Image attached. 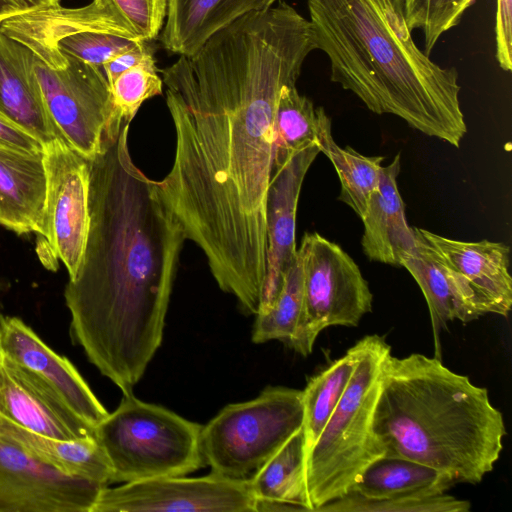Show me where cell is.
<instances>
[{
	"instance_id": "6da1fadb",
	"label": "cell",
	"mask_w": 512,
	"mask_h": 512,
	"mask_svg": "<svg viewBox=\"0 0 512 512\" xmlns=\"http://www.w3.org/2000/svg\"><path fill=\"white\" fill-rule=\"evenodd\" d=\"M316 49L292 6L248 13L163 69L176 136L158 196L200 247L219 288L256 314L266 274V204L281 89Z\"/></svg>"
},
{
	"instance_id": "7a4b0ae2",
	"label": "cell",
	"mask_w": 512,
	"mask_h": 512,
	"mask_svg": "<svg viewBox=\"0 0 512 512\" xmlns=\"http://www.w3.org/2000/svg\"><path fill=\"white\" fill-rule=\"evenodd\" d=\"M129 126L103 137L89 160L88 239L64 292L74 340L123 395L132 393L162 343L186 240L156 181L134 164Z\"/></svg>"
},
{
	"instance_id": "3957f363",
	"label": "cell",
	"mask_w": 512,
	"mask_h": 512,
	"mask_svg": "<svg viewBox=\"0 0 512 512\" xmlns=\"http://www.w3.org/2000/svg\"><path fill=\"white\" fill-rule=\"evenodd\" d=\"M316 49L331 81L372 112L459 147L467 132L458 73L434 63L413 41L404 0H308Z\"/></svg>"
},
{
	"instance_id": "277c9868",
	"label": "cell",
	"mask_w": 512,
	"mask_h": 512,
	"mask_svg": "<svg viewBox=\"0 0 512 512\" xmlns=\"http://www.w3.org/2000/svg\"><path fill=\"white\" fill-rule=\"evenodd\" d=\"M374 432L384 456L413 460L477 484L503 449L506 427L488 390L413 353L386 358L374 412Z\"/></svg>"
},
{
	"instance_id": "5b68a950",
	"label": "cell",
	"mask_w": 512,
	"mask_h": 512,
	"mask_svg": "<svg viewBox=\"0 0 512 512\" xmlns=\"http://www.w3.org/2000/svg\"><path fill=\"white\" fill-rule=\"evenodd\" d=\"M364 340L349 384L305 460L309 511L349 494L364 470L384 456L374 432V412L391 347L379 335Z\"/></svg>"
},
{
	"instance_id": "8992f818",
	"label": "cell",
	"mask_w": 512,
	"mask_h": 512,
	"mask_svg": "<svg viewBox=\"0 0 512 512\" xmlns=\"http://www.w3.org/2000/svg\"><path fill=\"white\" fill-rule=\"evenodd\" d=\"M202 425L133 393L95 427L111 465V483L186 476L205 465Z\"/></svg>"
},
{
	"instance_id": "52a82bcc",
	"label": "cell",
	"mask_w": 512,
	"mask_h": 512,
	"mask_svg": "<svg viewBox=\"0 0 512 512\" xmlns=\"http://www.w3.org/2000/svg\"><path fill=\"white\" fill-rule=\"evenodd\" d=\"M2 31L27 47L48 113L61 138L91 160L101 149L114 105L102 67L85 63L49 41L0 23Z\"/></svg>"
},
{
	"instance_id": "ba28073f",
	"label": "cell",
	"mask_w": 512,
	"mask_h": 512,
	"mask_svg": "<svg viewBox=\"0 0 512 512\" xmlns=\"http://www.w3.org/2000/svg\"><path fill=\"white\" fill-rule=\"evenodd\" d=\"M303 424L302 390L266 387L256 398L225 406L201 430L211 472L249 479Z\"/></svg>"
},
{
	"instance_id": "9c48e42d",
	"label": "cell",
	"mask_w": 512,
	"mask_h": 512,
	"mask_svg": "<svg viewBox=\"0 0 512 512\" xmlns=\"http://www.w3.org/2000/svg\"><path fill=\"white\" fill-rule=\"evenodd\" d=\"M297 252L302 266L303 311L290 348L307 356L324 329L356 327L371 312L373 295L355 261L317 232L305 233Z\"/></svg>"
},
{
	"instance_id": "30bf717a",
	"label": "cell",
	"mask_w": 512,
	"mask_h": 512,
	"mask_svg": "<svg viewBox=\"0 0 512 512\" xmlns=\"http://www.w3.org/2000/svg\"><path fill=\"white\" fill-rule=\"evenodd\" d=\"M44 161L47 193L40 236L72 279L82 263L89 233V160L57 138L44 146Z\"/></svg>"
},
{
	"instance_id": "8fae6325",
	"label": "cell",
	"mask_w": 512,
	"mask_h": 512,
	"mask_svg": "<svg viewBox=\"0 0 512 512\" xmlns=\"http://www.w3.org/2000/svg\"><path fill=\"white\" fill-rule=\"evenodd\" d=\"M255 512L248 479L162 477L105 486L91 512Z\"/></svg>"
},
{
	"instance_id": "7c38bea8",
	"label": "cell",
	"mask_w": 512,
	"mask_h": 512,
	"mask_svg": "<svg viewBox=\"0 0 512 512\" xmlns=\"http://www.w3.org/2000/svg\"><path fill=\"white\" fill-rule=\"evenodd\" d=\"M103 487L0 437V512H91Z\"/></svg>"
},
{
	"instance_id": "4fadbf2b",
	"label": "cell",
	"mask_w": 512,
	"mask_h": 512,
	"mask_svg": "<svg viewBox=\"0 0 512 512\" xmlns=\"http://www.w3.org/2000/svg\"><path fill=\"white\" fill-rule=\"evenodd\" d=\"M320 150L311 144L273 170L266 204V274L258 313L277 299L285 274L297 255L296 212L305 175Z\"/></svg>"
},
{
	"instance_id": "5bb4252c",
	"label": "cell",
	"mask_w": 512,
	"mask_h": 512,
	"mask_svg": "<svg viewBox=\"0 0 512 512\" xmlns=\"http://www.w3.org/2000/svg\"><path fill=\"white\" fill-rule=\"evenodd\" d=\"M0 343L6 357L45 384L90 426L95 428L108 415L75 366L18 317L0 314Z\"/></svg>"
},
{
	"instance_id": "9a60e30c",
	"label": "cell",
	"mask_w": 512,
	"mask_h": 512,
	"mask_svg": "<svg viewBox=\"0 0 512 512\" xmlns=\"http://www.w3.org/2000/svg\"><path fill=\"white\" fill-rule=\"evenodd\" d=\"M0 414L25 429L56 439L95 437L94 427L3 353L0 358Z\"/></svg>"
},
{
	"instance_id": "2e32d148",
	"label": "cell",
	"mask_w": 512,
	"mask_h": 512,
	"mask_svg": "<svg viewBox=\"0 0 512 512\" xmlns=\"http://www.w3.org/2000/svg\"><path fill=\"white\" fill-rule=\"evenodd\" d=\"M425 241L472 288L487 313L506 317L512 307L510 249L504 243L467 242L417 228Z\"/></svg>"
},
{
	"instance_id": "e0dca14e",
	"label": "cell",
	"mask_w": 512,
	"mask_h": 512,
	"mask_svg": "<svg viewBox=\"0 0 512 512\" xmlns=\"http://www.w3.org/2000/svg\"><path fill=\"white\" fill-rule=\"evenodd\" d=\"M415 246L400 261L419 285L429 308L435 336L447 322H470L487 311L468 283L425 241L417 228Z\"/></svg>"
},
{
	"instance_id": "ac0fdd59",
	"label": "cell",
	"mask_w": 512,
	"mask_h": 512,
	"mask_svg": "<svg viewBox=\"0 0 512 512\" xmlns=\"http://www.w3.org/2000/svg\"><path fill=\"white\" fill-rule=\"evenodd\" d=\"M0 113L44 146L61 138L48 113L35 76L32 52L6 35L1 27Z\"/></svg>"
},
{
	"instance_id": "d6986e66",
	"label": "cell",
	"mask_w": 512,
	"mask_h": 512,
	"mask_svg": "<svg viewBox=\"0 0 512 512\" xmlns=\"http://www.w3.org/2000/svg\"><path fill=\"white\" fill-rule=\"evenodd\" d=\"M46 193L44 152L0 148V225L41 235Z\"/></svg>"
},
{
	"instance_id": "ffe728a7",
	"label": "cell",
	"mask_w": 512,
	"mask_h": 512,
	"mask_svg": "<svg viewBox=\"0 0 512 512\" xmlns=\"http://www.w3.org/2000/svg\"><path fill=\"white\" fill-rule=\"evenodd\" d=\"M400 154L382 166L379 184L371 194L362 222L361 246L371 261L400 266L401 258L416 243L405 217V204L397 187Z\"/></svg>"
},
{
	"instance_id": "44dd1931",
	"label": "cell",
	"mask_w": 512,
	"mask_h": 512,
	"mask_svg": "<svg viewBox=\"0 0 512 512\" xmlns=\"http://www.w3.org/2000/svg\"><path fill=\"white\" fill-rule=\"evenodd\" d=\"M277 0H168L161 41L164 48L190 56L216 31L236 19L267 9Z\"/></svg>"
},
{
	"instance_id": "7402d4cb",
	"label": "cell",
	"mask_w": 512,
	"mask_h": 512,
	"mask_svg": "<svg viewBox=\"0 0 512 512\" xmlns=\"http://www.w3.org/2000/svg\"><path fill=\"white\" fill-rule=\"evenodd\" d=\"M0 437L68 475L105 486L111 483L110 462L95 437L56 439L25 429L1 414Z\"/></svg>"
},
{
	"instance_id": "603a6c76",
	"label": "cell",
	"mask_w": 512,
	"mask_h": 512,
	"mask_svg": "<svg viewBox=\"0 0 512 512\" xmlns=\"http://www.w3.org/2000/svg\"><path fill=\"white\" fill-rule=\"evenodd\" d=\"M455 482L445 473L402 457L383 456L372 462L349 494L384 500L445 493Z\"/></svg>"
},
{
	"instance_id": "cb8c5ba5",
	"label": "cell",
	"mask_w": 512,
	"mask_h": 512,
	"mask_svg": "<svg viewBox=\"0 0 512 512\" xmlns=\"http://www.w3.org/2000/svg\"><path fill=\"white\" fill-rule=\"evenodd\" d=\"M318 111L317 146L338 174L341 184L338 198L362 219L370 196L379 184L384 157L365 156L349 146L340 147L332 137L330 118L322 107H318Z\"/></svg>"
},
{
	"instance_id": "d4e9b609",
	"label": "cell",
	"mask_w": 512,
	"mask_h": 512,
	"mask_svg": "<svg viewBox=\"0 0 512 512\" xmlns=\"http://www.w3.org/2000/svg\"><path fill=\"white\" fill-rule=\"evenodd\" d=\"M364 337L309 379L302 390L305 460L347 388L360 360Z\"/></svg>"
},
{
	"instance_id": "484cf974",
	"label": "cell",
	"mask_w": 512,
	"mask_h": 512,
	"mask_svg": "<svg viewBox=\"0 0 512 512\" xmlns=\"http://www.w3.org/2000/svg\"><path fill=\"white\" fill-rule=\"evenodd\" d=\"M255 500L284 502L309 511L305 488V446L302 428L249 479Z\"/></svg>"
},
{
	"instance_id": "4316f807",
	"label": "cell",
	"mask_w": 512,
	"mask_h": 512,
	"mask_svg": "<svg viewBox=\"0 0 512 512\" xmlns=\"http://www.w3.org/2000/svg\"><path fill=\"white\" fill-rule=\"evenodd\" d=\"M318 122V108L295 85L281 89L275 115L274 169L294 153L311 144L317 145Z\"/></svg>"
},
{
	"instance_id": "83f0119b",
	"label": "cell",
	"mask_w": 512,
	"mask_h": 512,
	"mask_svg": "<svg viewBox=\"0 0 512 512\" xmlns=\"http://www.w3.org/2000/svg\"><path fill=\"white\" fill-rule=\"evenodd\" d=\"M303 311L302 266L298 255L287 270L281 291L274 304L256 314L252 341L265 343L279 340L289 347L296 335Z\"/></svg>"
},
{
	"instance_id": "f1b7e54d",
	"label": "cell",
	"mask_w": 512,
	"mask_h": 512,
	"mask_svg": "<svg viewBox=\"0 0 512 512\" xmlns=\"http://www.w3.org/2000/svg\"><path fill=\"white\" fill-rule=\"evenodd\" d=\"M111 90L114 111L104 136L118 134L124 125L130 124L146 100L162 94L163 81L157 73L153 54L120 74Z\"/></svg>"
},
{
	"instance_id": "f546056e",
	"label": "cell",
	"mask_w": 512,
	"mask_h": 512,
	"mask_svg": "<svg viewBox=\"0 0 512 512\" xmlns=\"http://www.w3.org/2000/svg\"><path fill=\"white\" fill-rule=\"evenodd\" d=\"M471 504L446 493L384 500H366L353 494L336 499L318 511L330 512H468Z\"/></svg>"
},
{
	"instance_id": "4dcf8cb0",
	"label": "cell",
	"mask_w": 512,
	"mask_h": 512,
	"mask_svg": "<svg viewBox=\"0 0 512 512\" xmlns=\"http://www.w3.org/2000/svg\"><path fill=\"white\" fill-rule=\"evenodd\" d=\"M475 0H404V14L410 31L421 29L425 54L429 56L440 36L457 26Z\"/></svg>"
},
{
	"instance_id": "1f68e13d",
	"label": "cell",
	"mask_w": 512,
	"mask_h": 512,
	"mask_svg": "<svg viewBox=\"0 0 512 512\" xmlns=\"http://www.w3.org/2000/svg\"><path fill=\"white\" fill-rule=\"evenodd\" d=\"M128 21L138 39H155L167 14L168 0H111Z\"/></svg>"
},
{
	"instance_id": "d6a6232c",
	"label": "cell",
	"mask_w": 512,
	"mask_h": 512,
	"mask_svg": "<svg viewBox=\"0 0 512 512\" xmlns=\"http://www.w3.org/2000/svg\"><path fill=\"white\" fill-rule=\"evenodd\" d=\"M495 39L498 64L509 72L512 69V0H497Z\"/></svg>"
},
{
	"instance_id": "836d02e7",
	"label": "cell",
	"mask_w": 512,
	"mask_h": 512,
	"mask_svg": "<svg viewBox=\"0 0 512 512\" xmlns=\"http://www.w3.org/2000/svg\"><path fill=\"white\" fill-rule=\"evenodd\" d=\"M0 148L30 153L44 152V145L39 140L1 113Z\"/></svg>"
},
{
	"instance_id": "e575fe53",
	"label": "cell",
	"mask_w": 512,
	"mask_h": 512,
	"mask_svg": "<svg viewBox=\"0 0 512 512\" xmlns=\"http://www.w3.org/2000/svg\"><path fill=\"white\" fill-rule=\"evenodd\" d=\"M146 41L140 42L135 47L119 54L105 63L102 68L110 84L123 72L143 61L148 55L153 54Z\"/></svg>"
},
{
	"instance_id": "d590c367",
	"label": "cell",
	"mask_w": 512,
	"mask_h": 512,
	"mask_svg": "<svg viewBox=\"0 0 512 512\" xmlns=\"http://www.w3.org/2000/svg\"><path fill=\"white\" fill-rule=\"evenodd\" d=\"M58 3L60 0H0V22L26 11Z\"/></svg>"
},
{
	"instance_id": "8d00e7d4",
	"label": "cell",
	"mask_w": 512,
	"mask_h": 512,
	"mask_svg": "<svg viewBox=\"0 0 512 512\" xmlns=\"http://www.w3.org/2000/svg\"><path fill=\"white\" fill-rule=\"evenodd\" d=\"M2 356V348H1V343H0V358Z\"/></svg>"
}]
</instances>
